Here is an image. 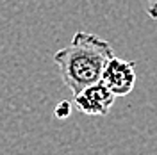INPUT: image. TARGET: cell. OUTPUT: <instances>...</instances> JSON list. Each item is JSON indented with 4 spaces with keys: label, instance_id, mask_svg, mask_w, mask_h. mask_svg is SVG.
I'll return each mask as SVG.
<instances>
[{
    "label": "cell",
    "instance_id": "obj_4",
    "mask_svg": "<svg viewBox=\"0 0 157 155\" xmlns=\"http://www.w3.org/2000/svg\"><path fill=\"white\" fill-rule=\"evenodd\" d=\"M54 114H56V118H57V119H66V118L71 114V104H70L68 100H63V102H59L57 105H56Z\"/></svg>",
    "mask_w": 157,
    "mask_h": 155
},
{
    "label": "cell",
    "instance_id": "obj_3",
    "mask_svg": "<svg viewBox=\"0 0 157 155\" xmlns=\"http://www.w3.org/2000/svg\"><path fill=\"white\" fill-rule=\"evenodd\" d=\"M114 100H116V96L105 87V84L95 82L91 86L84 87L82 91H78L73 98V104L82 114L105 116V114H109Z\"/></svg>",
    "mask_w": 157,
    "mask_h": 155
},
{
    "label": "cell",
    "instance_id": "obj_1",
    "mask_svg": "<svg viewBox=\"0 0 157 155\" xmlns=\"http://www.w3.org/2000/svg\"><path fill=\"white\" fill-rule=\"evenodd\" d=\"M114 57L111 43L97 34L77 30L68 47L54 54V62L64 86L73 95L100 82L109 59Z\"/></svg>",
    "mask_w": 157,
    "mask_h": 155
},
{
    "label": "cell",
    "instance_id": "obj_2",
    "mask_svg": "<svg viewBox=\"0 0 157 155\" xmlns=\"http://www.w3.org/2000/svg\"><path fill=\"white\" fill-rule=\"evenodd\" d=\"M100 82L105 84V87L114 96L130 95L134 89V84H136V62L120 59L116 55L111 57L104 68Z\"/></svg>",
    "mask_w": 157,
    "mask_h": 155
},
{
    "label": "cell",
    "instance_id": "obj_5",
    "mask_svg": "<svg viewBox=\"0 0 157 155\" xmlns=\"http://www.w3.org/2000/svg\"><path fill=\"white\" fill-rule=\"evenodd\" d=\"M147 13L152 20H157V0H147Z\"/></svg>",
    "mask_w": 157,
    "mask_h": 155
}]
</instances>
